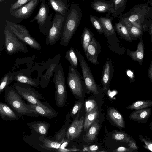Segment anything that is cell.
<instances>
[{
  "instance_id": "21",
  "label": "cell",
  "mask_w": 152,
  "mask_h": 152,
  "mask_svg": "<svg viewBox=\"0 0 152 152\" xmlns=\"http://www.w3.org/2000/svg\"><path fill=\"white\" fill-rule=\"evenodd\" d=\"M92 7L96 11L100 13L110 12L113 13L114 11V5L101 0H95L92 4Z\"/></svg>"
},
{
  "instance_id": "8",
  "label": "cell",
  "mask_w": 152,
  "mask_h": 152,
  "mask_svg": "<svg viewBox=\"0 0 152 152\" xmlns=\"http://www.w3.org/2000/svg\"><path fill=\"white\" fill-rule=\"evenodd\" d=\"M85 83L80 74L76 68L69 66L67 78V84L72 93L81 97L83 95V84Z\"/></svg>"
},
{
  "instance_id": "7",
  "label": "cell",
  "mask_w": 152,
  "mask_h": 152,
  "mask_svg": "<svg viewBox=\"0 0 152 152\" xmlns=\"http://www.w3.org/2000/svg\"><path fill=\"white\" fill-rule=\"evenodd\" d=\"M75 52L80 65L86 89L95 95H98L99 93L98 86L95 80L89 67L80 51L76 49Z\"/></svg>"
},
{
  "instance_id": "20",
  "label": "cell",
  "mask_w": 152,
  "mask_h": 152,
  "mask_svg": "<svg viewBox=\"0 0 152 152\" xmlns=\"http://www.w3.org/2000/svg\"><path fill=\"white\" fill-rule=\"evenodd\" d=\"M28 125L32 131L43 136L47 135L50 126L49 123L42 121L31 122Z\"/></svg>"
},
{
  "instance_id": "13",
  "label": "cell",
  "mask_w": 152,
  "mask_h": 152,
  "mask_svg": "<svg viewBox=\"0 0 152 152\" xmlns=\"http://www.w3.org/2000/svg\"><path fill=\"white\" fill-rule=\"evenodd\" d=\"M101 48L100 43L94 37L87 47L86 55L88 60L95 65L99 64L98 57L101 52Z\"/></svg>"
},
{
  "instance_id": "16",
  "label": "cell",
  "mask_w": 152,
  "mask_h": 152,
  "mask_svg": "<svg viewBox=\"0 0 152 152\" xmlns=\"http://www.w3.org/2000/svg\"><path fill=\"white\" fill-rule=\"evenodd\" d=\"M29 105L31 108L33 112L38 116L40 115L48 119H53L59 115V113L51 107H44L31 104H29Z\"/></svg>"
},
{
  "instance_id": "45",
  "label": "cell",
  "mask_w": 152,
  "mask_h": 152,
  "mask_svg": "<svg viewBox=\"0 0 152 152\" xmlns=\"http://www.w3.org/2000/svg\"><path fill=\"white\" fill-rule=\"evenodd\" d=\"M127 74L128 76L131 79H133L134 77L133 73L130 70H128L127 71Z\"/></svg>"
},
{
  "instance_id": "34",
  "label": "cell",
  "mask_w": 152,
  "mask_h": 152,
  "mask_svg": "<svg viewBox=\"0 0 152 152\" xmlns=\"http://www.w3.org/2000/svg\"><path fill=\"white\" fill-rule=\"evenodd\" d=\"M132 136L127 133L121 131H116L112 134L113 139L117 141L123 142H129L131 140Z\"/></svg>"
},
{
  "instance_id": "5",
  "label": "cell",
  "mask_w": 152,
  "mask_h": 152,
  "mask_svg": "<svg viewBox=\"0 0 152 152\" xmlns=\"http://www.w3.org/2000/svg\"><path fill=\"white\" fill-rule=\"evenodd\" d=\"M6 25L11 31L20 41L31 48L40 50L41 44L32 37L26 28L22 25L6 20Z\"/></svg>"
},
{
  "instance_id": "26",
  "label": "cell",
  "mask_w": 152,
  "mask_h": 152,
  "mask_svg": "<svg viewBox=\"0 0 152 152\" xmlns=\"http://www.w3.org/2000/svg\"><path fill=\"white\" fill-rule=\"evenodd\" d=\"M43 136L41 135V137L39 139L42 143L40 146L47 150L55 149L57 150L59 148L62 143L64 141V140L60 142L51 140L47 138H44Z\"/></svg>"
},
{
  "instance_id": "17",
  "label": "cell",
  "mask_w": 152,
  "mask_h": 152,
  "mask_svg": "<svg viewBox=\"0 0 152 152\" xmlns=\"http://www.w3.org/2000/svg\"><path fill=\"white\" fill-rule=\"evenodd\" d=\"M41 5L37 14L32 20L30 21V22H32L35 20H37V23L39 25L40 30L42 33L44 34V25L48 14L47 7L48 6L45 1L44 0H41Z\"/></svg>"
},
{
  "instance_id": "47",
  "label": "cell",
  "mask_w": 152,
  "mask_h": 152,
  "mask_svg": "<svg viewBox=\"0 0 152 152\" xmlns=\"http://www.w3.org/2000/svg\"><path fill=\"white\" fill-rule=\"evenodd\" d=\"M150 31L151 33L152 36V24H151L150 26Z\"/></svg>"
},
{
  "instance_id": "32",
  "label": "cell",
  "mask_w": 152,
  "mask_h": 152,
  "mask_svg": "<svg viewBox=\"0 0 152 152\" xmlns=\"http://www.w3.org/2000/svg\"><path fill=\"white\" fill-rule=\"evenodd\" d=\"M65 57L68 61L70 66L76 68L78 64V59L75 52V50L70 48L66 53Z\"/></svg>"
},
{
  "instance_id": "41",
  "label": "cell",
  "mask_w": 152,
  "mask_h": 152,
  "mask_svg": "<svg viewBox=\"0 0 152 152\" xmlns=\"http://www.w3.org/2000/svg\"><path fill=\"white\" fill-rule=\"evenodd\" d=\"M83 104L81 102L76 103L74 105L71 111V114L74 115L78 112L82 107Z\"/></svg>"
},
{
  "instance_id": "30",
  "label": "cell",
  "mask_w": 152,
  "mask_h": 152,
  "mask_svg": "<svg viewBox=\"0 0 152 152\" xmlns=\"http://www.w3.org/2000/svg\"><path fill=\"white\" fill-rule=\"evenodd\" d=\"M151 106H152V100H140L134 102L128 106L126 108L130 110H139L148 108Z\"/></svg>"
},
{
  "instance_id": "49",
  "label": "cell",
  "mask_w": 152,
  "mask_h": 152,
  "mask_svg": "<svg viewBox=\"0 0 152 152\" xmlns=\"http://www.w3.org/2000/svg\"><path fill=\"white\" fill-rule=\"evenodd\" d=\"M149 1L150 2V5H152V0H149Z\"/></svg>"
},
{
  "instance_id": "31",
  "label": "cell",
  "mask_w": 152,
  "mask_h": 152,
  "mask_svg": "<svg viewBox=\"0 0 152 152\" xmlns=\"http://www.w3.org/2000/svg\"><path fill=\"white\" fill-rule=\"evenodd\" d=\"M115 29L119 36L123 39L129 42H132L131 37L126 27L121 22L115 24Z\"/></svg>"
},
{
  "instance_id": "44",
  "label": "cell",
  "mask_w": 152,
  "mask_h": 152,
  "mask_svg": "<svg viewBox=\"0 0 152 152\" xmlns=\"http://www.w3.org/2000/svg\"><path fill=\"white\" fill-rule=\"evenodd\" d=\"M115 151L118 152H132L134 151L129 148H126L124 147H120L115 150Z\"/></svg>"
},
{
  "instance_id": "6",
  "label": "cell",
  "mask_w": 152,
  "mask_h": 152,
  "mask_svg": "<svg viewBox=\"0 0 152 152\" xmlns=\"http://www.w3.org/2000/svg\"><path fill=\"white\" fill-rule=\"evenodd\" d=\"M4 34V49L8 55L12 56L19 52L24 53L28 52L26 44L19 39L7 25L5 26Z\"/></svg>"
},
{
  "instance_id": "23",
  "label": "cell",
  "mask_w": 152,
  "mask_h": 152,
  "mask_svg": "<svg viewBox=\"0 0 152 152\" xmlns=\"http://www.w3.org/2000/svg\"><path fill=\"white\" fill-rule=\"evenodd\" d=\"M127 53L128 55L133 60L139 62L142 61L144 57V48L142 39H141L140 40L137 45V49L135 51L127 50Z\"/></svg>"
},
{
  "instance_id": "15",
  "label": "cell",
  "mask_w": 152,
  "mask_h": 152,
  "mask_svg": "<svg viewBox=\"0 0 152 152\" xmlns=\"http://www.w3.org/2000/svg\"><path fill=\"white\" fill-rule=\"evenodd\" d=\"M39 0H31L26 4L14 11L11 14L18 18H26L33 12L38 3Z\"/></svg>"
},
{
  "instance_id": "2",
  "label": "cell",
  "mask_w": 152,
  "mask_h": 152,
  "mask_svg": "<svg viewBox=\"0 0 152 152\" xmlns=\"http://www.w3.org/2000/svg\"><path fill=\"white\" fill-rule=\"evenodd\" d=\"M81 12L76 5H72L65 23L60 39V44L66 46L79 26Z\"/></svg>"
},
{
  "instance_id": "51",
  "label": "cell",
  "mask_w": 152,
  "mask_h": 152,
  "mask_svg": "<svg viewBox=\"0 0 152 152\" xmlns=\"http://www.w3.org/2000/svg\"><path fill=\"white\" fill-rule=\"evenodd\" d=\"M149 129L150 130H152V126H151L150 128H149Z\"/></svg>"
},
{
  "instance_id": "19",
  "label": "cell",
  "mask_w": 152,
  "mask_h": 152,
  "mask_svg": "<svg viewBox=\"0 0 152 152\" xmlns=\"http://www.w3.org/2000/svg\"><path fill=\"white\" fill-rule=\"evenodd\" d=\"M0 115L5 121H13L19 119V116L5 103H0Z\"/></svg>"
},
{
  "instance_id": "22",
  "label": "cell",
  "mask_w": 152,
  "mask_h": 152,
  "mask_svg": "<svg viewBox=\"0 0 152 152\" xmlns=\"http://www.w3.org/2000/svg\"><path fill=\"white\" fill-rule=\"evenodd\" d=\"M98 19L102 25L103 34L107 38L115 34L110 19L104 17H99Z\"/></svg>"
},
{
  "instance_id": "52",
  "label": "cell",
  "mask_w": 152,
  "mask_h": 152,
  "mask_svg": "<svg viewBox=\"0 0 152 152\" xmlns=\"http://www.w3.org/2000/svg\"></svg>"
},
{
  "instance_id": "36",
  "label": "cell",
  "mask_w": 152,
  "mask_h": 152,
  "mask_svg": "<svg viewBox=\"0 0 152 152\" xmlns=\"http://www.w3.org/2000/svg\"><path fill=\"white\" fill-rule=\"evenodd\" d=\"M127 0H114V11L112 15L114 18L118 16L125 8Z\"/></svg>"
},
{
  "instance_id": "27",
  "label": "cell",
  "mask_w": 152,
  "mask_h": 152,
  "mask_svg": "<svg viewBox=\"0 0 152 152\" xmlns=\"http://www.w3.org/2000/svg\"><path fill=\"white\" fill-rule=\"evenodd\" d=\"M94 34L90 29L85 27L82 32L81 35V45L85 54H86L87 48L91 43Z\"/></svg>"
},
{
  "instance_id": "38",
  "label": "cell",
  "mask_w": 152,
  "mask_h": 152,
  "mask_svg": "<svg viewBox=\"0 0 152 152\" xmlns=\"http://www.w3.org/2000/svg\"><path fill=\"white\" fill-rule=\"evenodd\" d=\"M138 138L140 141L145 144L144 148L152 151V140L146 136L144 137L141 135L139 136Z\"/></svg>"
},
{
  "instance_id": "48",
  "label": "cell",
  "mask_w": 152,
  "mask_h": 152,
  "mask_svg": "<svg viewBox=\"0 0 152 152\" xmlns=\"http://www.w3.org/2000/svg\"><path fill=\"white\" fill-rule=\"evenodd\" d=\"M149 126H152V121L150 122V123L149 124Z\"/></svg>"
},
{
  "instance_id": "11",
  "label": "cell",
  "mask_w": 152,
  "mask_h": 152,
  "mask_svg": "<svg viewBox=\"0 0 152 152\" xmlns=\"http://www.w3.org/2000/svg\"><path fill=\"white\" fill-rule=\"evenodd\" d=\"M79 113L69 127L66 132L67 141H69L79 137L84 127V118L83 116L78 119Z\"/></svg>"
},
{
  "instance_id": "14",
  "label": "cell",
  "mask_w": 152,
  "mask_h": 152,
  "mask_svg": "<svg viewBox=\"0 0 152 152\" xmlns=\"http://www.w3.org/2000/svg\"><path fill=\"white\" fill-rule=\"evenodd\" d=\"M114 71L112 61L110 59L107 58L103 67L102 75L101 82L103 90H107L113 75Z\"/></svg>"
},
{
  "instance_id": "42",
  "label": "cell",
  "mask_w": 152,
  "mask_h": 152,
  "mask_svg": "<svg viewBox=\"0 0 152 152\" xmlns=\"http://www.w3.org/2000/svg\"><path fill=\"white\" fill-rule=\"evenodd\" d=\"M127 146L129 148L133 150L134 151H137L139 148L138 147L137 145L136 142L132 137L131 140L128 144Z\"/></svg>"
},
{
  "instance_id": "50",
  "label": "cell",
  "mask_w": 152,
  "mask_h": 152,
  "mask_svg": "<svg viewBox=\"0 0 152 152\" xmlns=\"http://www.w3.org/2000/svg\"><path fill=\"white\" fill-rule=\"evenodd\" d=\"M4 0H0V3H1V2H3Z\"/></svg>"
},
{
  "instance_id": "9",
  "label": "cell",
  "mask_w": 152,
  "mask_h": 152,
  "mask_svg": "<svg viewBox=\"0 0 152 152\" xmlns=\"http://www.w3.org/2000/svg\"><path fill=\"white\" fill-rule=\"evenodd\" d=\"M64 20V17L61 15H57L54 16L52 25L46 36V44L53 45L60 39Z\"/></svg>"
},
{
  "instance_id": "24",
  "label": "cell",
  "mask_w": 152,
  "mask_h": 152,
  "mask_svg": "<svg viewBox=\"0 0 152 152\" xmlns=\"http://www.w3.org/2000/svg\"><path fill=\"white\" fill-rule=\"evenodd\" d=\"M108 114L111 119L118 127L121 129L124 128V122L123 116L115 109H110Z\"/></svg>"
},
{
  "instance_id": "1",
  "label": "cell",
  "mask_w": 152,
  "mask_h": 152,
  "mask_svg": "<svg viewBox=\"0 0 152 152\" xmlns=\"http://www.w3.org/2000/svg\"><path fill=\"white\" fill-rule=\"evenodd\" d=\"M4 100L19 116L26 115L30 117L39 116L33 112L29 104H26L18 93L14 86H8L5 90Z\"/></svg>"
},
{
  "instance_id": "3",
  "label": "cell",
  "mask_w": 152,
  "mask_h": 152,
  "mask_svg": "<svg viewBox=\"0 0 152 152\" xmlns=\"http://www.w3.org/2000/svg\"><path fill=\"white\" fill-rule=\"evenodd\" d=\"M13 86L22 97L29 104L44 107H51L48 103L42 101L45 99V98L31 86L17 82L14 83Z\"/></svg>"
},
{
  "instance_id": "4",
  "label": "cell",
  "mask_w": 152,
  "mask_h": 152,
  "mask_svg": "<svg viewBox=\"0 0 152 152\" xmlns=\"http://www.w3.org/2000/svg\"><path fill=\"white\" fill-rule=\"evenodd\" d=\"M53 75V82L55 88L56 103L58 107L61 108L66 102L67 92L64 73L63 67L60 64L58 65Z\"/></svg>"
},
{
  "instance_id": "39",
  "label": "cell",
  "mask_w": 152,
  "mask_h": 152,
  "mask_svg": "<svg viewBox=\"0 0 152 152\" xmlns=\"http://www.w3.org/2000/svg\"><path fill=\"white\" fill-rule=\"evenodd\" d=\"M31 0H17L14 3L11 5L10 12L11 13L15 10L20 8Z\"/></svg>"
},
{
  "instance_id": "46",
  "label": "cell",
  "mask_w": 152,
  "mask_h": 152,
  "mask_svg": "<svg viewBox=\"0 0 152 152\" xmlns=\"http://www.w3.org/2000/svg\"><path fill=\"white\" fill-rule=\"evenodd\" d=\"M148 74L152 82V64L149 68Z\"/></svg>"
},
{
  "instance_id": "43",
  "label": "cell",
  "mask_w": 152,
  "mask_h": 152,
  "mask_svg": "<svg viewBox=\"0 0 152 152\" xmlns=\"http://www.w3.org/2000/svg\"><path fill=\"white\" fill-rule=\"evenodd\" d=\"M98 148L99 147L97 145H93L89 146L84 147L83 150V151L93 152L96 151Z\"/></svg>"
},
{
  "instance_id": "37",
  "label": "cell",
  "mask_w": 152,
  "mask_h": 152,
  "mask_svg": "<svg viewBox=\"0 0 152 152\" xmlns=\"http://www.w3.org/2000/svg\"><path fill=\"white\" fill-rule=\"evenodd\" d=\"M90 20L94 27L100 34L103 33V31L101 24L98 19L94 16L91 15L89 17Z\"/></svg>"
},
{
  "instance_id": "25",
  "label": "cell",
  "mask_w": 152,
  "mask_h": 152,
  "mask_svg": "<svg viewBox=\"0 0 152 152\" xmlns=\"http://www.w3.org/2000/svg\"><path fill=\"white\" fill-rule=\"evenodd\" d=\"M99 114L98 107L91 111L86 113L84 123V131H86L96 121Z\"/></svg>"
},
{
  "instance_id": "12",
  "label": "cell",
  "mask_w": 152,
  "mask_h": 152,
  "mask_svg": "<svg viewBox=\"0 0 152 152\" xmlns=\"http://www.w3.org/2000/svg\"><path fill=\"white\" fill-rule=\"evenodd\" d=\"M26 70H21L13 72L14 75V81L30 85L34 87L40 86L39 77L32 79L31 77V72Z\"/></svg>"
},
{
  "instance_id": "35",
  "label": "cell",
  "mask_w": 152,
  "mask_h": 152,
  "mask_svg": "<svg viewBox=\"0 0 152 152\" xmlns=\"http://www.w3.org/2000/svg\"><path fill=\"white\" fill-rule=\"evenodd\" d=\"M99 127L97 121H95L92 124L88 131L85 135L86 137L89 141L92 142L95 140Z\"/></svg>"
},
{
  "instance_id": "28",
  "label": "cell",
  "mask_w": 152,
  "mask_h": 152,
  "mask_svg": "<svg viewBox=\"0 0 152 152\" xmlns=\"http://www.w3.org/2000/svg\"><path fill=\"white\" fill-rule=\"evenodd\" d=\"M126 28L131 37H137L142 34V30L135 26L124 18L120 21Z\"/></svg>"
},
{
  "instance_id": "29",
  "label": "cell",
  "mask_w": 152,
  "mask_h": 152,
  "mask_svg": "<svg viewBox=\"0 0 152 152\" xmlns=\"http://www.w3.org/2000/svg\"><path fill=\"white\" fill-rule=\"evenodd\" d=\"M14 75L13 72L9 71L1 78L0 82V94L5 91L14 81Z\"/></svg>"
},
{
  "instance_id": "10",
  "label": "cell",
  "mask_w": 152,
  "mask_h": 152,
  "mask_svg": "<svg viewBox=\"0 0 152 152\" xmlns=\"http://www.w3.org/2000/svg\"><path fill=\"white\" fill-rule=\"evenodd\" d=\"M61 55L58 54L52 58L46 61V69L45 73L40 77V86L42 88H46L50 82V79L59 63Z\"/></svg>"
},
{
  "instance_id": "40",
  "label": "cell",
  "mask_w": 152,
  "mask_h": 152,
  "mask_svg": "<svg viewBox=\"0 0 152 152\" xmlns=\"http://www.w3.org/2000/svg\"><path fill=\"white\" fill-rule=\"evenodd\" d=\"M85 106L86 113L91 111L97 107L96 102L93 99L87 101L86 102Z\"/></svg>"
},
{
  "instance_id": "18",
  "label": "cell",
  "mask_w": 152,
  "mask_h": 152,
  "mask_svg": "<svg viewBox=\"0 0 152 152\" xmlns=\"http://www.w3.org/2000/svg\"><path fill=\"white\" fill-rule=\"evenodd\" d=\"M151 112V109L148 108L135 110L130 114L129 118L139 123L144 124L149 119Z\"/></svg>"
},
{
  "instance_id": "33",
  "label": "cell",
  "mask_w": 152,
  "mask_h": 152,
  "mask_svg": "<svg viewBox=\"0 0 152 152\" xmlns=\"http://www.w3.org/2000/svg\"><path fill=\"white\" fill-rule=\"evenodd\" d=\"M53 10L62 15H65L66 9L65 3L60 0H48Z\"/></svg>"
}]
</instances>
